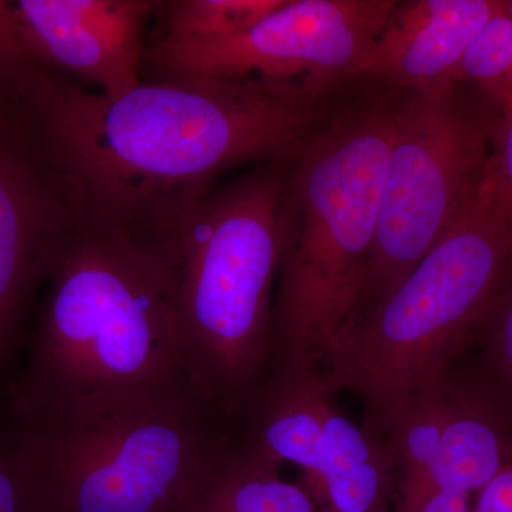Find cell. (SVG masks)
Returning a JSON list of instances; mask_svg holds the SVG:
<instances>
[{
	"label": "cell",
	"mask_w": 512,
	"mask_h": 512,
	"mask_svg": "<svg viewBox=\"0 0 512 512\" xmlns=\"http://www.w3.org/2000/svg\"><path fill=\"white\" fill-rule=\"evenodd\" d=\"M15 89L87 218L165 239L232 168L293 163L319 114L313 101L217 80H143L104 96L42 64Z\"/></svg>",
	"instance_id": "cell-1"
},
{
	"label": "cell",
	"mask_w": 512,
	"mask_h": 512,
	"mask_svg": "<svg viewBox=\"0 0 512 512\" xmlns=\"http://www.w3.org/2000/svg\"><path fill=\"white\" fill-rule=\"evenodd\" d=\"M46 284L25 366L2 396L15 419L140 402L211 409L192 376L168 239L86 218Z\"/></svg>",
	"instance_id": "cell-2"
},
{
	"label": "cell",
	"mask_w": 512,
	"mask_h": 512,
	"mask_svg": "<svg viewBox=\"0 0 512 512\" xmlns=\"http://www.w3.org/2000/svg\"><path fill=\"white\" fill-rule=\"evenodd\" d=\"M392 138L393 100H373L313 131L293 161L271 363H320L362 301Z\"/></svg>",
	"instance_id": "cell-3"
},
{
	"label": "cell",
	"mask_w": 512,
	"mask_h": 512,
	"mask_svg": "<svg viewBox=\"0 0 512 512\" xmlns=\"http://www.w3.org/2000/svg\"><path fill=\"white\" fill-rule=\"evenodd\" d=\"M288 164H262L215 187L173 238L192 376L205 403L227 419L244 412L271 363Z\"/></svg>",
	"instance_id": "cell-4"
},
{
	"label": "cell",
	"mask_w": 512,
	"mask_h": 512,
	"mask_svg": "<svg viewBox=\"0 0 512 512\" xmlns=\"http://www.w3.org/2000/svg\"><path fill=\"white\" fill-rule=\"evenodd\" d=\"M511 264L510 225L484 168L456 217L403 281L353 313L330 339L320 366L335 392L356 393L373 416L447 370Z\"/></svg>",
	"instance_id": "cell-5"
},
{
	"label": "cell",
	"mask_w": 512,
	"mask_h": 512,
	"mask_svg": "<svg viewBox=\"0 0 512 512\" xmlns=\"http://www.w3.org/2000/svg\"><path fill=\"white\" fill-rule=\"evenodd\" d=\"M217 416L201 404L140 402L16 420L46 512H180L227 451Z\"/></svg>",
	"instance_id": "cell-6"
},
{
	"label": "cell",
	"mask_w": 512,
	"mask_h": 512,
	"mask_svg": "<svg viewBox=\"0 0 512 512\" xmlns=\"http://www.w3.org/2000/svg\"><path fill=\"white\" fill-rule=\"evenodd\" d=\"M458 84L407 90L393 100L392 146L356 311L403 281L483 175L500 119L468 100Z\"/></svg>",
	"instance_id": "cell-7"
},
{
	"label": "cell",
	"mask_w": 512,
	"mask_h": 512,
	"mask_svg": "<svg viewBox=\"0 0 512 512\" xmlns=\"http://www.w3.org/2000/svg\"><path fill=\"white\" fill-rule=\"evenodd\" d=\"M396 0H286L255 26L217 40L154 39L150 80L248 83L316 103L357 69ZM144 72V69H143Z\"/></svg>",
	"instance_id": "cell-8"
},
{
	"label": "cell",
	"mask_w": 512,
	"mask_h": 512,
	"mask_svg": "<svg viewBox=\"0 0 512 512\" xmlns=\"http://www.w3.org/2000/svg\"><path fill=\"white\" fill-rule=\"evenodd\" d=\"M86 218L82 192L47 156L15 84L0 82V397L28 338L36 292Z\"/></svg>",
	"instance_id": "cell-9"
},
{
	"label": "cell",
	"mask_w": 512,
	"mask_h": 512,
	"mask_svg": "<svg viewBox=\"0 0 512 512\" xmlns=\"http://www.w3.org/2000/svg\"><path fill=\"white\" fill-rule=\"evenodd\" d=\"M154 0H20L15 2L33 59L116 97L143 82L146 32Z\"/></svg>",
	"instance_id": "cell-10"
},
{
	"label": "cell",
	"mask_w": 512,
	"mask_h": 512,
	"mask_svg": "<svg viewBox=\"0 0 512 512\" xmlns=\"http://www.w3.org/2000/svg\"><path fill=\"white\" fill-rule=\"evenodd\" d=\"M503 0H410L392 15L360 64L355 79L397 89L456 82L464 53Z\"/></svg>",
	"instance_id": "cell-11"
},
{
	"label": "cell",
	"mask_w": 512,
	"mask_h": 512,
	"mask_svg": "<svg viewBox=\"0 0 512 512\" xmlns=\"http://www.w3.org/2000/svg\"><path fill=\"white\" fill-rule=\"evenodd\" d=\"M335 389L318 362H272L245 406V439L238 448L279 468L289 461L302 468L313 487L322 467L326 423L336 406Z\"/></svg>",
	"instance_id": "cell-12"
},
{
	"label": "cell",
	"mask_w": 512,
	"mask_h": 512,
	"mask_svg": "<svg viewBox=\"0 0 512 512\" xmlns=\"http://www.w3.org/2000/svg\"><path fill=\"white\" fill-rule=\"evenodd\" d=\"M394 461L382 436L336 404L329 414L318 481L308 488L320 512H390Z\"/></svg>",
	"instance_id": "cell-13"
},
{
	"label": "cell",
	"mask_w": 512,
	"mask_h": 512,
	"mask_svg": "<svg viewBox=\"0 0 512 512\" xmlns=\"http://www.w3.org/2000/svg\"><path fill=\"white\" fill-rule=\"evenodd\" d=\"M510 461L512 441L501 421L461 390L460 403L433 463L419 476L400 481L399 501L440 491L478 493Z\"/></svg>",
	"instance_id": "cell-14"
},
{
	"label": "cell",
	"mask_w": 512,
	"mask_h": 512,
	"mask_svg": "<svg viewBox=\"0 0 512 512\" xmlns=\"http://www.w3.org/2000/svg\"><path fill=\"white\" fill-rule=\"evenodd\" d=\"M460 397L461 389L447 369L367 416L366 426L377 431L389 447L394 470L402 474L400 481L419 476L433 463Z\"/></svg>",
	"instance_id": "cell-15"
},
{
	"label": "cell",
	"mask_w": 512,
	"mask_h": 512,
	"mask_svg": "<svg viewBox=\"0 0 512 512\" xmlns=\"http://www.w3.org/2000/svg\"><path fill=\"white\" fill-rule=\"evenodd\" d=\"M180 512H318L302 485L241 450L225 451Z\"/></svg>",
	"instance_id": "cell-16"
},
{
	"label": "cell",
	"mask_w": 512,
	"mask_h": 512,
	"mask_svg": "<svg viewBox=\"0 0 512 512\" xmlns=\"http://www.w3.org/2000/svg\"><path fill=\"white\" fill-rule=\"evenodd\" d=\"M286 0H173L161 2L164 29L158 39L217 40L245 32Z\"/></svg>",
	"instance_id": "cell-17"
},
{
	"label": "cell",
	"mask_w": 512,
	"mask_h": 512,
	"mask_svg": "<svg viewBox=\"0 0 512 512\" xmlns=\"http://www.w3.org/2000/svg\"><path fill=\"white\" fill-rule=\"evenodd\" d=\"M456 83H473L493 104L500 120L512 113V0L487 20L470 43L456 74Z\"/></svg>",
	"instance_id": "cell-18"
},
{
	"label": "cell",
	"mask_w": 512,
	"mask_h": 512,
	"mask_svg": "<svg viewBox=\"0 0 512 512\" xmlns=\"http://www.w3.org/2000/svg\"><path fill=\"white\" fill-rule=\"evenodd\" d=\"M0 512H46L22 426L0 400Z\"/></svg>",
	"instance_id": "cell-19"
},
{
	"label": "cell",
	"mask_w": 512,
	"mask_h": 512,
	"mask_svg": "<svg viewBox=\"0 0 512 512\" xmlns=\"http://www.w3.org/2000/svg\"><path fill=\"white\" fill-rule=\"evenodd\" d=\"M35 64L15 3L0 0V82H18Z\"/></svg>",
	"instance_id": "cell-20"
},
{
	"label": "cell",
	"mask_w": 512,
	"mask_h": 512,
	"mask_svg": "<svg viewBox=\"0 0 512 512\" xmlns=\"http://www.w3.org/2000/svg\"><path fill=\"white\" fill-rule=\"evenodd\" d=\"M485 171L490 175L498 198L503 204L508 225H510L512 244V113L505 119H501L495 128L493 147H491Z\"/></svg>",
	"instance_id": "cell-21"
},
{
	"label": "cell",
	"mask_w": 512,
	"mask_h": 512,
	"mask_svg": "<svg viewBox=\"0 0 512 512\" xmlns=\"http://www.w3.org/2000/svg\"><path fill=\"white\" fill-rule=\"evenodd\" d=\"M491 356L498 377L512 394V286L494 320Z\"/></svg>",
	"instance_id": "cell-22"
},
{
	"label": "cell",
	"mask_w": 512,
	"mask_h": 512,
	"mask_svg": "<svg viewBox=\"0 0 512 512\" xmlns=\"http://www.w3.org/2000/svg\"><path fill=\"white\" fill-rule=\"evenodd\" d=\"M471 512H512V461L478 491Z\"/></svg>",
	"instance_id": "cell-23"
},
{
	"label": "cell",
	"mask_w": 512,
	"mask_h": 512,
	"mask_svg": "<svg viewBox=\"0 0 512 512\" xmlns=\"http://www.w3.org/2000/svg\"><path fill=\"white\" fill-rule=\"evenodd\" d=\"M471 495L440 491L410 501H399L397 512H471Z\"/></svg>",
	"instance_id": "cell-24"
}]
</instances>
